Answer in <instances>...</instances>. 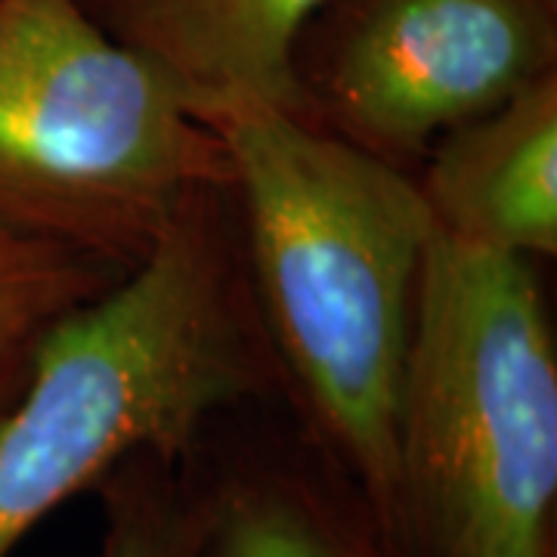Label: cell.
Instances as JSON below:
<instances>
[{
  "label": "cell",
  "mask_w": 557,
  "mask_h": 557,
  "mask_svg": "<svg viewBox=\"0 0 557 557\" xmlns=\"http://www.w3.org/2000/svg\"><path fill=\"white\" fill-rule=\"evenodd\" d=\"M230 183L211 124L87 0H0V233L127 273Z\"/></svg>",
  "instance_id": "277c9868"
},
{
  "label": "cell",
  "mask_w": 557,
  "mask_h": 557,
  "mask_svg": "<svg viewBox=\"0 0 557 557\" xmlns=\"http://www.w3.org/2000/svg\"><path fill=\"white\" fill-rule=\"evenodd\" d=\"M233 164V211L282 406L406 557L397 418L434 223L412 174L298 112L208 115Z\"/></svg>",
  "instance_id": "6da1fadb"
},
{
  "label": "cell",
  "mask_w": 557,
  "mask_h": 557,
  "mask_svg": "<svg viewBox=\"0 0 557 557\" xmlns=\"http://www.w3.org/2000/svg\"><path fill=\"white\" fill-rule=\"evenodd\" d=\"M329 0H94L100 22L201 121L236 106L298 112L295 53Z\"/></svg>",
  "instance_id": "ba28073f"
},
{
  "label": "cell",
  "mask_w": 557,
  "mask_h": 557,
  "mask_svg": "<svg viewBox=\"0 0 557 557\" xmlns=\"http://www.w3.org/2000/svg\"><path fill=\"white\" fill-rule=\"evenodd\" d=\"M446 239L536 263L557 258V72L443 134L416 171Z\"/></svg>",
  "instance_id": "52a82bcc"
},
{
  "label": "cell",
  "mask_w": 557,
  "mask_h": 557,
  "mask_svg": "<svg viewBox=\"0 0 557 557\" xmlns=\"http://www.w3.org/2000/svg\"><path fill=\"white\" fill-rule=\"evenodd\" d=\"M397 468L406 557H557V347L536 263L434 230Z\"/></svg>",
  "instance_id": "3957f363"
},
{
  "label": "cell",
  "mask_w": 557,
  "mask_h": 557,
  "mask_svg": "<svg viewBox=\"0 0 557 557\" xmlns=\"http://www.w3.org/2000/svg\"><path fill=\"white\" fill-rule=\"evenodd\" d=\"M94 493L102 505L97 557H199L201 505L186 458L131 456Z\"/></svg>",
  "instance_id": "30bf717a"
},
{
  "label": "cell",
  "mask_w": 557,
  "mask_h": 557,
  "mask_svg": "<svg viewBox=\"0 0 557 557\" xmlns=\"http://www.w3.org/2000/svg\"><path fill=\"white\" fill-rule=\"evenodd\" d=\"M186 461L199 557H399L357 486L278 399L220 418Z\"/></svg>",
  "instance_id": "8992f818"
},
{
  "label": "cell",
  "mask_w": 557,
  "mask_h": 557,
  "mask_svg": "<svg viewBox=\"0 0 557 557\" xmlns=\"http://www.w3.org/2000/svg\"><path fill=\"white\" fill-rule=\"evenodd\" d=\"M298 115L416 177L443 134L557 72L555 0H329Z\"/></svg>",
  "instance_id": "5b68a950"
},
{
  "label": "cell",
  "mask_w": 557,
  "mask_h": 557,
  "mask_svg": "<svg viewBox=\"0 0 557 557\" xmlns=\"http://www.w3.org/2000/svg\"><path fill=\"white\" fill-rule=\"evenodd\" d=\"M87 3H94V0H87Z\"/></svg>",
  "instance_id": "8fae6325"
},
{
  "label": "cell",
  "mask_w": 557,
  "mask_h": 557,
  "mask_svg": "<svg viewBox=\"0 0 557 557\" xmlns=\"http://www.w3.org/2000/svg\"><path fill=\"white\" fill-rule=\"evenodd\" d=\"M121 276L75 251L0 233V421L16 406L53 329Z\"/></svg>",
  "instance_id": "9c48e42d"
},
{
  "label": "cell",
  "mask_w": 557,
  "mask_h": 557,
  "mask_svg": "<svg viewBox=\"0 0 557 557\" xmlns=\"http://www.w3.org/2000/svg\"><path fill=\"white\" fill-rule=\"evenodd\" d=\"M282 403L230 186L44 341L0 421V557L139 453L186 458L220 418Z\"/></svg>",
  "instance_id": "7a4b0ae2"
}]
</instances>
